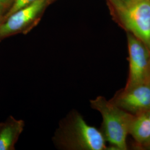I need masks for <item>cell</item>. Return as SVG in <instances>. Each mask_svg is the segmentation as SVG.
Returning a JSON list of instances; mask_svg holds the SVG:
<instances>
[{
	"mask_svg": "<svg viewBox=\"0 0 150 150\" xmlns=\"http://www.w3.org/2000/svg\"><path fill=\"white\" fill-rule=\"evenodd\" d=\"M52 141L61 150L108 149L101 130L87 123L76 110H72L59 122Z\"/></svg>",
	"mask_w": 150,
	"mask_h": 150,
	"instance_id": "obj_1",
	"label": "cell"
},
{
	"mask_svg": "<svg viewBox=\"0 0 150 150\" xmlns=\"http://www.w3.org/2000/svg\"><path fill=\"white\" fill-rule=\"evenodd\" d=\"M115 20L150 51V0H107Z\"/></svg>",
	"mask_w": 150,
	"mask_h": 150,
	"instance_id": "obj_2",
	"label": "cell"
},
{
	"mask_svg": "<svg viewBox=\"0 0 150 150\" xmlns=\"http://www.w3.org/2000/svg\"><path fill=\"white\" fill-rule=\"evenodd\" d=\"M90 106L102 117L101 132L115 150L127 149V136L134 115L118 107L111 100L101 96L90 101Z\"/></svg>",
	"mask_w": 150,
	"mask_h": 150,
	"instance_id": "obj_3",
	"label": "cell"
},
{
	"mask_svg": "<svg viewBox=\"0 0 150 150\" xmlns=\"http://www.w3.org/2000/svg\"><path fill=\"white\" fill-rule=\"evenodd\" d=\"M129 50V74L123 90L150 81V51L141 40L127 32Z\"/></svg>",
	"mask_w": 150,
	"mask_h": 150,
	"instance_id": "obj_4",
	"label": "cell"
},
{
	"mask_svg": "<svg viewBox=\"0 0 150 150\" xmlns=\"http://www.w3.org/2000/svg\"><path fill=\"white\" fill-rule=\"evenodd\" d=\"M48 1L38 0L4 18L0 26L1 40L17 33L28 32L35 25Z\"/></svg>",
	"mask_w": 150,
	"mask_h": 150,
	"instance_id": "obj_5",
	"label": "cell"
},
{
	"mask_svg": "<svg viewBox=\"0 0 150 150\" xmlns=\"http://www.w3.org/2000/svg\"><path fill=\"white\" fill-rule=\"evenodd\" d=\"M111 100L132 115L145 112L150 108V81L129 90H123Z\"/></svg>",
	"mask_w": 150,
	"mask_h": 150,
	"instance_id": "obj_6",
	"label": "cell"
},
{
	"mask_svg": "<svg viewBox=\"0 0 150 150\" xmlns=\"http://www.w3.org/2000/svg\"><path fill=\"white\" fill-rule=\"evenodd\" d=\"M25 127L23 120L8 116L0 129V150H15V145Z\"/></svg>",
	"mask_w": 150,
	"mask_h": 150,
	"instance_id": "obj_7",
	"label": "cell"
},
{
	"mask_svg": "<svg viewBox=\"0 0 150 150\" xmlns=\"http://www.w3.org/2000/svg\"><path fill=\"white\" fill-rule=\"evenodd\" d=\"M129 134L140 145L150 141V121L145 112L134 115L129 126Z\"/></svg>",
	"mask_w": 150,
	"mask_h": 150,
	"instance_id": "obj_8",
	"label": "cell"
},
{
	"mask_svg": "<svg viewBox=\"0 0 150 150\" xmlns=\"http://www.w3.org/2000/svg\"><path fill=\"white\" fill-rule=\"evenodd\" d=\"M37 1L38 0H13L9 8V10L6 15L5 17L3 18V20L7 17L10 16L15 11H17L26 6L31 5Z\"/></svg>",
	"mask_w": 150,
	"mask_h": 150,
	"instance_id": "obj_9",
	"label": "cell"
},
{
	"mask_svg": "<svg viewBox=\"0 0 150 150\" xmlns=\"http://www.w3.org/2000/svg\"><path fill=\"white\" fill-rule=\"evenodd\" d=\"M13 0H0V10L3 11L5 8L10 7Z\"/></svg>",
	"mask_w": 150,
	"mask_h": 150,
	"instance_id": "obj_10",
	"label": "cell"
},
{
	"mask_svg": "<svg viewBox=\"0 0 150 150\" xmlns=\"http://www.w3.org/2000/svg\"><path fill=\"white\" fill-rule=\"evenodd\" d=\"M143 147H144V148H145V149L150 150V141L149 142L146 144L145 145H143Z\"/></svg>",
	"mask_w": 150,
	"mask_h": 150,
	"instance_id": "obj_11",
	"label": "cell"
},
{
	"mask_svg": "<svg viewBox=\"0 0 150 150\" xmlns=\"http://www.w3.org/2000/svg\"><path fill=\"white\" fill-rule=\"evenodd\" d=\"M145 113L146 114V115L147 116V118H149V120H150V108H149V110H147L146 111H145Z\"/></svg>",
	"mask_w": 150,
	"mask_h": 150,
	"instance_id": "obj_12",
	"label": "cell"
},
{
	"mask_svg": "<svg viewBox=\"0 0 150 150\" xmlns=\"http://www.w3.org/2000/svg\"><path fill=\"white\" fill-rule=\"evenodd\" d=\"M2 11L0 10V26H1V25L2 22L3 21V18H2ZM1 41V39L0 38V41Z\"/></svg>",
	"mask_w": 150,
	"mask_h": 150,
	"instance_id": "obj_13",
	"label": "cell"
},
{
	"mask_svg": "<svg viewBox=\"0 0 150 150\" xmlns=\"http://www.w3.org/2000/svg\"><path fill=\"white\" fill-rule=\"evenodd\" d=\"M2 123H3V122H0V129H1L2 126Z\"/></svg>",
	"mask_w": 150,
	"mask_h": 150,
	"instance_id": "obj_14",
	"label": "cell"
}]
</instances>
